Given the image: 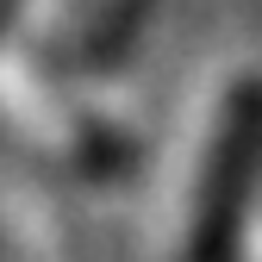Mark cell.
<instances>
[{
    "label": "cell",
    "mask_w": 262,
    "mask_h": 262,
    "mask_svg": "<svg viewBox=\"0 0 262 262\" xmlns=\"http://www.w3.org/2000/svg\"><path fill=\"white\" fill-rule=\"evenodd\" d=\"M262 212V69L244 56L206 69L181 119L156 200L162 262H244Z\"/></svg>",
    "instance_id": "6da1fadb"
},
{
    "label": "cell",
    "mask_w": 262,
    "mask_h": 262,
    "mask_svg": "<svg viewBox=\"0 0 262 262\" xmlns=\"http://www.w3.org/2000/svg\"><path fill=\"white\" fill-rule=\"evenodd\" d=\"M0 144L50 181H106L131 162L125 119L88 88V75L38 56L19 25L0 38Z\"/></svg>",
    "instance_id": "7a4b0ae2"
},
{
    "label": "cell",
    "mask_w": 262,
    "mask_h": 262,
    "mask_svg": "<svg viewBox=\"0 0 262 262\" xmlns=\"http://www.w3.org/2000/svg\"><path fill=\"white\" fill-rule=\"evenodd\" d=\"M19 25V38L50 56L56 69H69V75H100L113 69V62L125 56L131 44V31L144 25V7H94V0H75V7H44V13H25L13 19Z\"/></svg>",
    "instance_id": "3957f363"
},
{
    "label": "cell",
    "mask_w": 262,
    "mask_h": 262,
    "mask_svg": "<svg viewBox=\"0 0 262 262\" xmlns=\"http://www.w3.org/2000/svg\"><path fill=\"white\" fill-rule=\"evenodd\" d=\"M244 262H262V212H256V231H250V250H244Z\"/></svg>",
    "instance_id": "277c9868"
},
{
    "label": "cell",
    "mask_w": 262,
    "mask_h": 262,
    "mask_svg": "<svg viewBox=\"0 0 262 262\" xmlns=\"http://www.w3.org/2000/svg\"><path fill=\"white\" fill-rule=\"evenodd\" d=\"M7 25H13V13H0V38H7Z\"/></svg>",
    "instance_id": "5b68a950"
}]
</instances>
